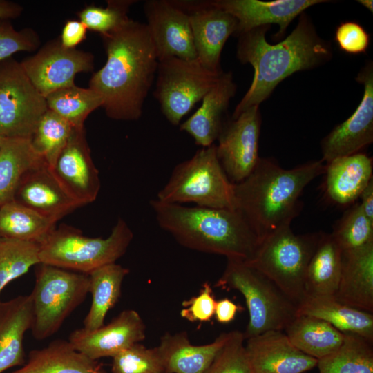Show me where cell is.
<instances>
[{
  "label": "cell",
  "instance_id": "3957f363",
  "mask_svg": "<svg viewBox=\"0 0 373 373\" xmlns=\"http://www.w3.org/2000/svg\"><path fill=\"white\" fill-rule=\"evenodd\" d=\"M325 170L322 160L287 169L273 159L260 157L251 173L234 184L236 209L260 240L291 224L299 213L303 191Z\"/></svg>",
  "mask_w": 373,
  "mask_h": 373
},
{
  "label": "cell",
  "instance_id": "e0dca14e",
  "mask_svg": "<svg viewBox=\"0 0 373 373\" xmlns=\"http://www.w3.org/2000/svg\"><path fill=\"white\" fill-rule=\"evenodd\" d=\"M51 169L66 191L81 206L95 200L101 186L100 179L84 127L73 129Z\"/></svg>",
  "mask_w": 373,
  "mask_h": 373
},
{
  "label": "cell",
  "instance_id": "cb8c5ba5",
  "mask_svg": "<svg viewBox=\"0 0 373 373\" xmlns=\"http://www.w3.org/2000/svg\"><path fill=\"white\" fill-rule=\"evenodd\" d=\"M230 335L224 332L212 343L203 345L191 344L186 332L175 334L166 332L156 347L164 372L204 373Z\"/></svg>",
  "mask_w": 373,
  "mask_h": 373
},
{
  "label": "cell",
  "instance_id": "5bb4252c",
  "mask_svg": "<svg viewBox=\"0 0 373 373\" xmlns=\"http://www.w3.org/2000/svg\"><path fill=\"white\" fill-rule=\"evenodd\" d=\"M175 1L189 15L196 59L209 70L222 72L221 53L236 32V19L213 1Z\"/></svg>",
  "mask_w": 373,
  "mask_h": 373
},
{
  "label": "cell",
  "instance_id": "484cf974",
  "mask_svg": "<svg viewBox=\"0 0 373 373\" xmlns=\"http://www.w3.org/2000/svg\"><path fill=\"white\" fill-rule=\"evenodd\" d=\"M32 319L30 294L0 300V373L25 363L23 338Z\"/></svg>",
  "mask_w": 373,
  "mask_h": 373
},
{
  "label": "cell",
  "instance_id": "d6986e66",
  "mask_svg": "<svg viewBox=\"0 0 373 373\" xmlns=\"http://www.w3.org/2000/svg\"><path fill=\"white\" fill-rule=\"evenodd\" d=\"M14 200L56 223L82 207L44 162L26 172Z\"/></svg>",
  "mask_w": 373,
  "mask_h": 373
},
{
  "label": "cell",
  "instance_id": "2e32d148",
  "mask_svg": "<svg viewBox=\"0 0 373 373\" xmlns=\"http://www.w3.org/2000/svg\"><path fill=\"white\" fill-rule=\"evenodd\" d=\"M144 12L158 61L196 59L189 15L175 0L146 1Z\"/></svg>",
  "mask_w": 373,
  "mask_h": 373
},
{
  "label": "cell",
  "instance_id": "60d3db41",
  "mask_svg": "<svg viewBox=\"0 0 373 373\" xmlns=\"http://www.w3.org/2000/svg\"><path fill=\"white\" fill-rule=\"evenodd\" d=\"M243 332L234 330L204 373H254L248 358Z\"/></svg>",
  "mask_w": 373,
  "mask_h": 373
},
{
  "label": "cell",
  "instance_id": "d4e9b609",
  "mask_svg": "<svg viewBox=\"0 0 373 373\" xmlns=\"http://www.w3.org/2000/svg\"><path fill=\"white\" fill-rule=\"evenodd\" d=\"M373 160L363 153L337 157L325 164V191L340 205L354 202L372 180Z\"/></svg>",
  "mask_w": 373,
  "mask_h": 373
},
{
  "label": "cell",
  "instance_id": "ac0fdd59",
  "mask_svg": "<svg viewBox=\"0 0 373 373\" xmlns=\"http://www.w3.org/2000/svg\"><path fill=\"white\" fill-rule=\"evenodd\" d=\"M145 324L133 309L121 312L108 324L88 331H73L68 341L78 352L93 360L115 355L145 338Z\"/></svg>",
  "mask_w": 373,
  "mask_h": 373
},
{
  "label": "cell",
  "instance_id": "7bdbcfd3",
  "mask_svg": "<svg viewBox=\"0 0 373 373\" xmlns=\"http://www.w3.org/2000/svg\"><path fill=\"white\" fill-rule=\"evenodd\" d=\"M216 300L209 283H203L198 295L182 302L180 316L190 322H208L214 316Z\"/></svg>",
  "mask_w": 373,
  "mask_h": 373
},
{
  "label": "cell",
  "instance_id": "f546056e",
  "mask_svg": "<svg viewBox=\"0 0 373 373\" xmlns=\"http://www.w3.org/2000/svg\"><path fill=\"white\" fill-rule=\"evenodd\" d=\"M284 331L297 349L317 360L336 351L345 338L329 323L303 314H298Z\"/></svg>",
  "mask_w": 373,
  "mask_h": 373
},
{
  "label": "cell",
  "instance_id": "d590c367",
  "mask_svg": "<svg viewBox=\"0 0 373 373\" xmlns=\"http://www.w3.org/2000/svg\"><path fill=\"white\" fill-rule=\"evenodd\" d=\"M74 128L68 122L49 109L38 122L30 142L35 151L50 169L67 144Z\"/></svg>",
  "mask_w": 373,
  "mask_h": 373
},
{
  "label": "cell",
  "instance_id": "7a4b0ae2",
  "mask_svg": "<svg viewBox=\"0 0 373 373\" xmlns=\"http://www.w3.org/2000/svg\"><path fill=\"white\" fill-rule=\"evenodd\" d=\"M269 26L255 28L238 36L236 56L254 68L250 87L236 106L231 118L266 100L278 84L294 73L316 68L332 58L329 41L318 34L305 12L293 31L276 44L266 40Z\"/></svg>",
  "mask_w": 373,
  "mask_h": 373
},
{
  "label": "cell",
  "instance_id": "8d00e7d4",
  "mask_svg": "<svg viewBox=\"0 0 373 373\" xmlns=\"http://www.w3.org/2000/svg\"><path fill=\"white\" fill-rule=\"evenodd\" d=\"M39 263L38 243L0 238V294L8 284Z\"/></svg>",
  "mask_w": 373,
  "mask_h": 373
},
{
  "label": "cell",
  "instance_id": "8992f818",
  "mask_svg": "<svg viewBox=\"0 0 373 373\" xmlns=\"http://www.w3.org/2000/svg\"><path fill=\"white\" fill-rule=\"evenodd\" d=\"M133 233L119 218L106 238H91L67 225L53 229L39 245L41 263L88 274L114 263L126 251Z\"/></svg>",
  "mask_w": 373,
  "mask_h": 373
},
{
  "label": "cell",
  "instance_id": "ffe728a7",
  "mask_svg": "<svg viewBox=\"0 0 373 373\" xmlns=\"http://www.w3.org/2000/svg\"><path fill=\"white\" fill-rule=\"evenodd\" d=\"M218 7L231 14L237 21L234 36L257 27L277 24V39L284 36L291 22L309 7L330 2L325 0H213Z\"/></svg>",
  "mask_w": 373,
  "mask_h": 373
},
{
  "label": "cell",
  "instance_id": "9c48e42d",
  "mask_svg": "<svg viewBox=\"0 0 373 373\" xmlns=\"http://www.w3.org/2000/svg\"><path fill=\"white\" fill-rule=\"evenodd\" d=\"M30 294L34 338L44 340L55 334L89 293L88 274L39 263Z\"/></svg>",
  "mask_w": 373,
  "mask_h": 373
},
{
  "label": "cell",
  "instance_id": "44dd1931",
  "mask_svg": "<svg viewBox=\"0 0 373 373\" xmlns=\"http://www.w3.org/2000/svg\"><path fill=\"white\" fill-rule=\"evenodd\" d=\"M246 340L254 373H305L317 366L318 360L297 349L283 330H269Z\"/></svg>",
  "mask_w": 373,
  "mask_h": 373
},
{
  "label": "cell",
  "instance_id": "ab89813d",
  "mask_svg": "<svg viewBox=\"0 0 373 373\" xmlns=\"http://www.w3.org/2000/svg\"><path fill=\"white\" fill-rule=\"evenodd\" d=\"M113 358L111 373H164L156 347L135 343Z\"/></svg>",
  "mask_w": 373,
  "mask_h": 373
},
{
  "label": "cell",
  "instance_id": "f6af8a7d",
  "mask_svg": "<svg viewBox=\"0 0 373 373\" xmlns=\"http://www.w3.org/2000/svg\"><path fill=\"white\" fill-rule=\"evenodd\" d=\"M88 29L79 20L69 19L62 28L59 41L61 45L68 49H75L86 39Z\"/></svg>",
  "mask_w": 373,
  "mask_h": 373
},
{
  "label": "cell",
  "instance_id": "8fae6325",
  "mask_svg": "<svg viewBox=\"0 0 373 373\" xmlns=\"http://www.w3.org/2000/svg\"><path fill=\"white\" fill-rule=\"evenodd\" d=\"M46 99L12 57L0 62V136L30 139L48 110Z\"/></svg>",
  "mask_w": 373,
  "mask_h": 373
},
{
  "label": "cell",
  "instance_id": "d6a6232c",
  "mask_svg": "<svg viewBox=\"0 0 373 373\" xmlns=\"http://www.w3.org/2000/svg\"><path fill=\"white\" fill-rule=\"evenodd\" d=\"M56 228V222L12 200L0 206V238L40 244Z\"/></svg>",
  "mask_w": 373,
  "mask_h": 373
},
{
  "label": "cell",
  "instance_id": "ba28073f",
  "mask_svg": "<svg viewBox=\"0 0 373 373\" xmlns=\"http://www.w3.org/2000/svg\"><path fill=\"white\" fill-rule=\"evenodd\" d=\"M322 232L295 234L289 226L261 239L246 263L272 280L298 306L305 298V280L309 260Z\"/></svg>",
  "mask_w": 373,
  "mask_h": 373
},
{
  "label": "cell",
  "instance_id": "1f68e13d",
  "mask_svg": "<svg viewBox=\"0 0 373 373\" xmlns=\"http://www.w3.org/2000/svg\"><path fill=\"white\" fill-rule=\"evenodd\" d=\"M42 162L30 139L3 138L0 146V206L14 200L24 175Z\"/></svg>",
  "mask_w": 373,
  "mask_h": 373
},
{
  "label": "cell",
  "instance_id": "836d02e7",
  "mask_svg": "<svg viewBox=\"0 0 373 373\" xmlns=\"http://www.w3.org/2000/svg\"><path fill=\"white\" fill-rule=\"evenodd\" d=\"M319 373H373L372 343L352 334H345L341 347L318 360Z\"/></svg>",
  "mask_w": 373,
  "mask_h": 373
},
{
  "label": "cell",
  "instance_id": "681fc988",
  "mask_svg": "<svg viewBox=\"0 0 373 373\" xmlns=\"http://www.w3.org/2000/svg\"><path fill=\"white\" fill-rule=\"evenodd\" d=\"M365 8H367L370 12H373V1L372 0H358L357 1Z\"/></svg>",
  "mask_w": 373,
  "mask_h": 373
},
{
  "label": "cell",
  "instance_id": "5b68a950",
  "mask_svg": "<svg viewBox=\"0 0 373 373\" xmlns=\"http://www.w3.org/2000/svg\"><path fill=\"white\" fill-rule=\"evenodd\" d=\"M224 271L216 286L236 289L244 296L249 322L245 339L269 330H284L298 315V306L272 280L238 258H227Z\"/></svg>",
  "mask_w": 373,
  "mask_h": 373
},
{
  "label": "cell",
  "instance_id": "7402d4cb",
  "mask_svg": "<svg viewBox=\"0 0 373 373\" xmlns=\"http://www.w3.org/2000/svg\"><path fill=\"white\" fill-rule=\"evenodd\" d=\"M334 297L373 314V242L342 251L340 279Z\"/></svg>",
  "mask_w": 373,
  "mask_h": 373
},
{
  "label": "cell",
  "instance_id": "4fadbf2b",
  "mask_svg": "<svg viewBox=\"0 0 373 373\" xmlns=\"http://www.w3.org/2000/svg\"><path fill=\"white\" fill-rule=\"evenodd\" d=\"M20 64L35 87L46 97L58 89L74 85L77 74L92 71L94 56L90 52L66 48L58 38L46 42Z\"/></svg>",
  "mask_w": 373,
  "mask_h": 373
},
{
  "label": "cell",
  "instance_id": "4316f807",
  "mask_svg": "<svg viewBox=\"0 0 373 373\" xmlns=\"http://www.w3.org/2000/svg\"><path fill=\"white\" fill-rule=\"evenodd\" d=\"M12 373H106L102 363L76 350L68 341L56 339L33 350L27 362Z\"/></svg>",
  "mask_w": 373,
  "mask_h": 373
},
{
  "label": "cell",
  "instance_id": "52a82bcc",
  "mask_svg": "<svg viewBox=\"0 0 373 373\" xmlns=\"http://www.w3.org/2000/svg\"><path fill=\"white\" fill-rule=\"evenodd\" d=\"M157 200L168 203L236 210L234 183L227 177L216 154V144L202 147L178 164Z\"/></svg>",
  "mask_w": 373,
  "mask_h": 373
},
{
  "label": "cell",
  "instance_id": "277c9868",
  "mask_svg": "<svg viewBox=\"0 0 373 373\" xmlns=\"http://www.w3.org/2000/svg\"><path fill=\"white\" fill-rule=\"evenodd\" d=\"M159 226L181 245L198 251L249 260L259 239L238 210L150 202Z\"/></svg>",
  "mask_w": 373,
  "mask_h": 373
},
{
  "label": "cell",
  "instance_id": "816d5d0a",
  "mask_svg": "<svg viewBox=\"0 0 373 373\" xmlns=\"http://www.w3.org/2000/svg\"><path fill=\"white\" fill-rule=\"evenodd\" d=\"M164 373H167V372H164Z\"/></svg>",
  "mask_w": 373,
  "mask_h": 373
},
{
  "label": "cell",
  "instance_id": "6da1fadb",
  "mask_svg": "<svg viewBox=\"0 0 373 373\" xmlns=\"http://www.w3.org/2000/svg\"><path fill=\"white\" fill-rule=\"evenodd\" d=\"M106 61L89 82L103 99L111 119L140 118L155 79L158 59L146 23L131 19L115 31L102 35Z\"/></svg>",
  "mask_w": 373,
  "mask_h": 373
},
{
  "label": "cell",
  "instance_id": "9a60e30c",
  "mask_svg": "<svg viewBox=\"0 0 373 373\" xmlns=\"http://www.w3.org/2000/svg\"><path fill=\"white\" fill-rule=\"evenodd\" d=\"M356 80L363 86L361 101L346 120L336 126L321 142L322 160L327 164L361 151L373 142V64L370 61Z\"/></svg>",
  "mask_w": 373,
  "mask_h": 373
},
{
  "label": "cell",
  "instance_id": "7c38bea8",
  "mask_svg": "<svg viewBox=\"0 0 373 373\" xmlns=\"http://www.w3.org/2000/svg\"><path fill=\"white\" fill-rule=\"evenodd\" d=\"M261 115L254 106L235 118L227 119L217 139L216 154L229 179L234 184L246 178L258 156Z\"/></svg>",
  "mask_w": 373,
  "mask_h": 373
},
{
  "label": "cell",
  "instance_id": "ee69618b",
  "mask_svg": "<svg viewBox=\"0 0 373 373\" xmlns=\"http://www.w3.org/2000/svg\"><path fill=\"white\" fill-rule=\"evenodd\" d=\"M334 39L342 51L352 55L365 53L370 42V35L364 28L351 21L337 26Z\"/></svg>",
  "mask_w": 373,
  "mask_h": 373
},
{
  "label": "cell",
  "instance_id": "f907efd6",
  "mask_svg": "<svg viewBox=\"0 0 373 373\" xmlns=\"http://www.w3.org/2000/svg\"><path fill=\"white\" fill-rule=\"evenodd\" d=\"M3 138L4 137H2L0 136V146H1V144H2V142H3Z\"/></svg>",
  "mask_w": 373,
  "mask_h": 373
},
{
  "label": "cell",
  "instance_id": "83f0119b",
  "mask_svg": "<svg viewBox=\"0 0 373 373\" xmlns=\"http://www.w3.org/2000/svg\"><path fill=\"white\" fill-rule=\"evenodd\" d=\"M298 314L321 318L343 334L360 336L373 343V314L348 306L334 296H309L298 305Z\"/></svg>",
  "mask_w": 373,
  "mask_h": 373
},
{
  "label": "cell",
  "instance_id": "b9f144b4",
  "mask_svg": "<svg viewBox=\"0 0 373 373\" xmlns=\"http://www.w3.org/2000/svg\"><path fill=\"white\" fill-rule=\"evenodd\" d=\"M40 39L32 28L16 30L10 20L0 19V62L21 52L38 48Z\"/></svg>",
  "mask_w": 373,
  "mask_h": 373
},
{
  "label": "cell",
  "instance_id": "c3c4849f",
  "mask_svg": "<svg viewBox=\"0 0 373 373\" xmlns=\"http://www.w3.org/2000/svg\"><path fill=\"white\" fill-rule=\"evenodd\" d=\"M23 8L17 3L8 0H0V19H14L19 17Z\"/></svg>",
  "mask_w": 373,
  "mask_h": 373
},
{
  "label": "cell",
  "instance_id": "74e56055",
  "mask_svg": "<svg viewBox=\"0 0 373 373\" xmlns=\"http://www.w3.org/2000/svg\"><path fill=\"white\" fill-rule=\"evenodd\" d=\"M134 0H108L106 7L88 6L84 8L77 16L88 30L104 35L113 32L124 25L130 18V7Z\"/></svg>",
  "mask_w": 373,
  "mask_h": 373
},
{
  "label": "cell",
  "instance_id": "bcb514c9",
  "mask_svg": "<svg viewBox=\"0 0 373 373\" xmlns=\"http://www.w3.org/2000/svg\"><path fill=\"white\" fill-rule=\"evenodd\" d=\"M242 310V307L232 300L224 298L216 302L214 316L216 321L222 324L231 322L237 312Z\"/></svg>",
  "mask_w": 373,
  "mask_h": 373
},
{
  "label": "cell",
  "instance_id": "f1b7e54d",
  "mask_svg": "<svg viewBox=\"0 0 373 373\" xmlns=\"http://www.w3.org/2000/svg\"><path fill=\"white\" fill-rule=\"evenodd\" d=\"M341 253L332 235L322 232L307 268L305 298L334 296L341 275Z\"/></svg>",
  "mask_w": 373,
  "mask_h": 373
},
{
  "label": "cell",
  "instance_id": "e575fe53",
  "mask_svg": "<svg viewBox=\"0 0 373 373\" xmlns=\"http://www.w3.org/2000/svg\"><path fill=\"white\" fill-rule=\"evenodd\" d=\"M46 99L49 110L75 128L84 127L87 117L103 105V99L99 93L75 84L51 93Z\"/></svg>",
  "mask_w": 373,
  "mask_h": 373
},
{
  "label": "cell",
  "instance_id": "f35d334b",
  "mask_svg": "<svg viewBox=\"0 0 373 373\" xmlns=\"http://www.w3.org/2000/svg\"><path fill=\"white\" fill-rule=\"evenodd\" d=\"M331 234L342 251L358 248L373 242V222L359 203H355L344 213Z\"/></svg>",
  "mask_w": 373,
  "mask_h": 373
},
{
  "label": "cell",
  "instance_id": "603a6c76",
  "mask_svg": "<svg viewBox=\"0 0 373 373\" xmlns=\"http://www.w3.org/2000/svg\"><path fill=\"white\" fill-rule=\"evenodd\" d=\"M236 88L232 73L224 72L204 95L199 108L180 124V130L189 133L202 147L213 144L227 120L225 114Z\"/></svg>",
  "mask_w": 373,
  "mask_h": 373
},
{
  "label": "cell",
  "instance_id": "30bf717a",
  "mask_svg": "<svg viewBox=\"0 0 373 373\" xmlns=\"http://www.w3.org/2000/svg\"><path fill=\"white\" fill-rule=\"evenodd\" d=\"M224 72H214L197 59L169 57L158 61L154 97L173 125L201 101Z\"/></svg>",
  "mask_w": 373,
  "mask_h": 373
},
{
  "label": "cell",
  "instance_id": "7dc6e473",
  "mask_svg": "<svg viewBox=\"0 0 373 373\" xmlns=\"http://www.w3.org/2000/svg\"><path fill=\"white\" fill-rule=\"evenodd\" d=\"M359 204L366 217L373 222V180L361 193Z\"/></svg>",
  "mask_w": 373,
  "mask_h": 373
},
{
  "label": "cell",
  "instance_id": "4dcf8cb0",
  "mask_svg": "<svg viewBox=\"0 0 373 373\" xmlns=\"http://www.w3.org/2000/svg\"><path fill=\"white\" fill-rule=\"evenodd\" d=\"M129 269L119 265L108 264L88 274L92 302L83 328L92 331L103 326L106 315L117 303L122 284Z\"/></svg>",
  "mask_w": 373,
  "mask_h": 373
}]
</instances>
